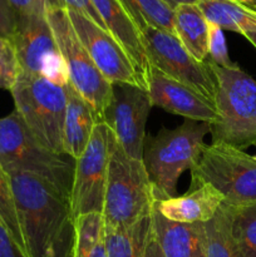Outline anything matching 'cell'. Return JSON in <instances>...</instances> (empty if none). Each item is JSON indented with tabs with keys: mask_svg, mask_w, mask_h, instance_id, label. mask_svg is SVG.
<instances>
[{
	"mask_svg": "<svg viewBox=\"0 0 256 257\" xmlns=\"http://www.w3.org/2000/svg\"><path fill=\"white\" fill-rule=\"evenodd\" d=\"M119 2L140 32L146 28H157L175 34V10L162 0Z\"/></svg>",
	"mask_w": 256,
	"mask_h": 257,
	"instance_id": "603a6c76",
	"label": "cell"
},
{
	"mask_svg": "<svg viewBox=\"0 0 256 257\" xmlns=\"http://www.w3.org/2000/svg\"><path fill=\"white\" fill-rule=\"evenodd\" d=\"M246 7L251 8V9H252V10H255V12H256V0H253V2H252V3H251V4L246 5Z\"/></svg>",
	"mask_w": 256,
	"mask_h": 257,
	"instance_id": "74e56055",
	"label": "cell"
},
{
	"mask_svg": "<svg viewBox=\"0 0 256 257\" xmlns=\"http://www.w3.org/2000/svg\"><path fill=\"white\" fill-rule=\"evenodd\" d=\"M210 132V123L186 119L173 130L162 128L156 136L146 137L143 163L156 200L175 197L181 176L195 167Z\"/></svg>",
	"mask_w": 256,
	"mask_h": 257,
	"instance_id": "7a4b0ae2",
	"label": "cell"
},
{
	"mask_svg": "<svg viewBox=\"0 0 256 257\" xmlns=\"http://www.w3.org/2000/svg\"><path fill=\"white\" fill-rule=\"evenodd\" d=\"M151 233L152 213L127 227H104L107 257H143Z\"/></svg>",
	"mask_w": 256,
	"mask_h": 257,
	"instance_id": "44dd1931",
	"label": "cell"
},
{
	"mask_svg": "<svg viewBox=\"0 0 256 257\" xmlns=\"http://www.w3.org/2000/svg\"><path fill=\"white\" fill-rule=\"evenodd\" d=\"M75 161L45 148L17 110L0 118V167L38 176L69 200Z\"/></svg>",
	"mask_w": 256,
	"mask_h": 257,
	"instance_id": "277c9868",
	"label": "cell"
},
{
	"mask_svg": "<svg viewBox=\"0 0 256 257\" xmlns=\"http://www.w3.org/2000/svg\"><path fill=\"white\" fill-rule=\"evenodd\" d=\"M147 90L153 107L196 122L210 123L211 125L217 122L216 103L151 65L147 74Z\"/></svg>",
	"mask_w": 256,
	"mask_h": 257,
	"instance_id": "5bb4252c",
	"label": "cell"
},
{
	"mask_svg": "<svg viewBox=\"0 0 256 257\" xmlns=\"http://www.w3.org/2000/svg\"><path fill=\"white\" fill-rule=\"evenodd\" d=\"M47 5L48 9H64L80 13L94 23H97L100 28L107 30L90 0H47Z\"/></svg>",
	"mask_w": 256,
	"mask_h": 257,
	"instance_id": "83f0119b",
	"label": "cell"
},
{
	"mask_svg": "<svg viewBox=\"0 0 256 257\" xmlns=\"http://www.w3.org/2000/svg\"><path fill=\"white\" fill-rule=\"evenodd\" d=\"M175 34L195 59L207 60L208 22L197 4H181L175 8Z\"/></svg>",
	"mask_w": 256,
	"mask_h": 257,
	"instance_id": "d6986e66",
	"label": "cell"
},
{
	"mask_svg": "<svg viewBox=\"0 0 256 257\" xmlns=\"http://www.w3.org/2000/svg\"><path fill=\"white\" fill-rule=\"evenodd\" d=\"M88 257H107V250H105V238L104 235L100 237V240L98 241L97 245L94 246V248L92 250V252L89 253Z\"/></svg>",
	"mask_w": 256,
	"mask_h": 257,
	"instance_id": "d6a6232c",
	"label": "cell"
},
{
	"mask_svg": "<svg viewBox=\"0 0 256 257\" xmlns=\"http://www.w3.org/2000/svg\"><path fill=\"white\" fill-rule=\"evenodd\" d=\"M243 37H245L246 39H247L248 42H250L251 44L256 48V33H253V32L245 33V34H243Z\"/></svg>",
	"mask_w": 256,
	"mask_h": 257,
	"instance_id": "d590c367",
	"label": "cell"
},
{
	"mask_svg": "<svg viewBox=\"0 0 256 257\" xmlns=\"http://www.w3.org/2000/svg\"><path fill=\"white\" fill-rule=\"evenodd\" d=\"M208 63L217 82L218 112L217 122L211 125V142L225 143L242 151L255 146L256 80L238 64L222 68Z\"/></svg>",
	"mask_w": 256,
	"mask_h": 257,
	"instance_id": "5b68a950",
	"label": "cell"
},
{
	"mask_svg": "<svg viewBox=\"0 0 256 257\" xmlns=\"http://www.w3.org/2000/svg\"><path fill=\"white\" fill-rule=\"evenodd\" d=\"M27 257L74 256V218L69 200L30 173H8Z\"/></svg>",
	"mask_w": 256,
	"mask_h": 257,
	"instance_id": "6da1fadb",
	"label": "cell"
},
{
	"mask_svg": "<svg viewBox=\"0 0 256 257\" xmlns=\"http://www.w3.org/2000/svg\"><path fill=\"white\" fill-rule=\"evenodd\" d=\"M73 28L95 67L112 84H130L147 89L132 59L108 30L85 15L67 10Z\"/></svg>",
	"mask_w": 256,
	"mask_h": 257,
	"instance_id": "4fadbf2b",
	"label": "cell"
},
{
	"mask_svg": "<svg viewBox=\"0 0 256 257\" xmlns=\"http://www.w3.org/2000/svg\"><path fill=\"white\" fill-rule=\"evenodd\" d=\"M103 24L127 52L141 77L147 83L150 62L146 54L141 32L119 0H90Z\"/></svg>",
	"mask_w": 256,
	"mask_h": 257,
	"instance_id": "2e32d148",
	"label": "cell"
},
{
	"mask_svg": "<svg viewBox=\"0 0 256 257\" xmlns=\"http://www.w3.org/2000/svg\"><path fill=\"white\" fill-rule=\"evenodd\" d=\"M197 7L208 23L222 30L238 33H256V12L243 4L231 0H198Z\"/></svg>",
	"mask_w": 256,
	"mask_h": 257,
	"instance_id": "ffe728a7",
	"label": "cell"
},
{
	"mask_svg": "<svg viewBox=\"0 0 256 257\" xmlns=\"http://www.w3.org/2000/svg\"><path fill=\"white\" fill-rule=\"evenodd\" d=\"M152 230L163 257H205L202 223L172 222L153 207Z\"/></svg>",
	"mask_w": 256,
	"mask_h": 257,
	"instance_id": "e0dca14e",
	"label": "cell"
},
{
	"mask_svg": "<svg viewBox=\"0 0 256 257\" xmlns=\"http://www.w3.org/2000/svg\"><path fill=\"white\" fill-rule=\"evenodd\" d=\"M0 89H5V85H4V83H3L2 79H0Z\"/></svg>",
	"mask_w": 256,
	"mask_h": 257,
	"instance_id": "f35d334b",
	"label": "cell"
},
{
	"mask_svg": "<svg viewBox=\"0 0 256 257\" xmlns=\"http://www.w3.org/2000/svg\"><path fill=\"white\" fill-rule=\"evenodd\" d=\"M112 132L104 122L94 125L92 137L75 160L69 205L73 218L88 212H102L104 201Z\"/></svg>",
	"mask_w": 256,
	"mask_h": 257,
	"instance_id": "8fae6325",
	"label": "cell"
},
{
	"mask_svg": "<svg viewBox=\"0 0 256 257\" xmlns=\"http://www.w3.org/2000/svg\"><path fill=\"white\" fill-rule=\"evenodd\" d=\"M15 110L30 132L49 151L63 153V127L67 109L65 87L40 75L19 73L10 89ZM65 156V155H64Z\"/></svg>",
	"mask_w": 256,
	"mask_h": 257,
	"instance_id": "8992f818",
	"label": "cell"
},
{
	"mask_svg": "<svg viewBox=\"0 0 256 257\" xmlns=\"http://www.w3.org/2000/svg\"><path fill=\"white\" fill-rule=\"evenodd\" d=\"M18 17L30 14H45L48 10L47 0H7Z\"/></svg>",
	"mask_w": 256,
	"mask_h": 257,
	"instance_id": "f546056e",
	"label": "cell"
},
{
	"mask_svg": "<svg viewBox=\"0 0 256 257\" xmlns=\"http://www.w3.org/2000/svg\"><path fill=\"white\" fill-rule=\"evenodd\" d=\"M12 54H15L12 42L0 37V57H7Z\"/></svg>",
	"mask_w": 256,
	"mask_h": 257,
	"instance_id": "836d02e7",
	"label": "cell"
},
{
	"mask_svg": "<svg viewBox=\"0 0 256 257\" xmlns=\"http://www.w3.org/2000/svg\"><path fill=\"white\" fill-rule=\"evenodd\" d=\"M156 201L143 160L130 157L112 135L102 211L104 227L114 230L138 222L152 213Z\"/></svg>",
	"mask_w": 256,
	"mask_h": 257,
	"instance_id": "3957f363",
	"label": "cell"
},
{
	"mask_svg": "<svg viewBox=\"0 0 256 257\" xmlns=\"http://www.w3.org/2000/svg\"><path fill=\"white\" fill-rule=\"evenodd\" d=\"M226 206L230 211L231 235L241 255L256 257V201L245 205Z\"/></svg>",
	"mask_w": 256,
	"mask_h": 257,
	"instance_id": "cb8c5ba5",
	"label": "cell"
},
{
	"mask_svg": "<svg viewBox=\"0 0 256 257\" xmlns=\"http://www.w3.org/2000/svg\"><path fill=\"white\" fill-rule=\"evenodd\" d=\"M231 2L238 3V4H243V5H248L253 2V0H231Z\"/></svg>",
	"mask_w": 256,
	"mask_h": 257,
	"instance_id": "8d00e7d4",
	"label": "cell"
},
{
	"mask_svg": "<svg viewBox=\"0 0 256 257\" xmlns=\"http://www.w3.org/2000/svg\"><path fill=\"white\" fill-rule=\"evenodd\" d=\"M151 67L216 103L217 82L210 63L198 62L172 33L157 28L141 30Z\"/></svg>",
	"mask_w": 256,
	"mask_h": 257,
	"instance_id": "9c48e42d",
	"label": "cell"
},
{
	"mask_svg": "<svg viewBox=\"0 0 256 257\" xmlns=\"http://www.w3.org/2000/svg\"><path fill=\"white\" fill-rule=\"evenodd\" d=\"M191 187L208 183L222 195L223 203L245 205L256 201V158L225 143L206 145L191 170Z\"/></svg>",
	"mask_w": 256,
	"mask_h": 257,
	"instance_id": "52a82bcc",
	"label": "cell"
},
{
	"mask_svg": "<svg viewBox=\"0 0 256 257\" xmlns=\"http://www.w3.org/2000/svg\"><path fill=\"white\" fill-rule=\"evenodd\" d=\"M12 44L19 73L40 75L62 87L69 83L67 67L55 43L47 13L18 17Z\"/></svg>",
	"mask_w": 256,
	"mask_h": 257,
	"instance_id": "30bf717a",
	"label": "cell"
},
{
	"mask_svg": "<svg viewBox=\"0 0 256 257\" xmlns=\"http://www.w3.org/2000/svg\"><path fill=\"white\" fill-rule=\"evenodd\" d=\"M202 227L205 257H242L231 235L230 211L225 203Z\"/></svg>",
	"mask_w": 256,
	"mask_h": 257,
	"instance_id": "7402d4cb",
	"label": "cell"
},
{
	"mask_svg": "<svg viewBox=\"0 0 256 257\" xmlns=\"http://www.w3.org/2000/svg\"><path fill=\"white\" fill-rule=\"evenodd\" d=\"M222 203V195L211 185L203 183L190 187L182 196L156 201L155 208L166 220L195 225L212 220Z\"/></svg>",
	"mask_w": 256,
	"mask_h": 257,
	"instance_id": "9a60e30c",
	"label": "cell"
},
{
	"mask_svg": "<svg viewBox=\"0 0 256 257\" xmlns=\"http://www.w3.org/2000/svg\"><path fill=\"white\" fill-rule=\"evenodd\" d=\"M143 257H163L162 252H161L160 246H158L157 240H156L155 235H153V230L152 233H151L150 240H148L147 247H146V252Z\"/></svg>",
	"mask_w": 256,
	"mask_h": 257,
	"instance_id": "1f68e13d",
	"label": "cell"
},
{
	"mask_svg": "<svg viewBox=\"0 0 256 257\" xmlns=\"http://www.w3.org/2000/svg\"><path fill=\"white\" fill-rule=\"evenodd\" d=\"M148 90L137 85L113 84L112 98L102 122L130 157L143 160L146 124L152 108Z\"/></svg>",
	"mask_w": 256,
	"mask_h": 257,
	"instance_id": "7c38bea8",
	"label": "cell"
},
{
	"mask_svg": "<svg viewBox=\"0 0 256 257\" xmlns=\"http://www.w3.org/2000/svg\"><path fill=\"white\" fill-rule=\"evenodd\" d=\"M104 235L102 212H88L74 218V256L88 257Z\"/></svg>",
	"mask_w": 256,
	"mask_h": 257,
	"instance_id": "d4e9b609",
	"label": "cell"
},
{
	"mask_svg": "<svg viewBox=\"0 0 256 257\" xmlns=\"http://www.w3.org/2000/svg\"><path fill=\"white\" fill-rule=\"evenodd\" d=\"M208 57L207 60L212 64L218 65L222 68H233L236 67V63L230 59V55L227 52V45H226L225 35L223 30L216 24L208 23Z\"/></svg>",
	"mask_w": 256,
	"mask_h": 257,
	"instance_id": "4316f807",
	"label": "cell"
},
{
	"mask_svg": "<svg viewBox=\"0 0 256 257\" xmlns=\"http://www.w3.org/2000/svg\"><path fill=\"white\" fill-rule=\"evenodd\" d=\"M255 146H256V145H255ZM253 157H255V158H256V155H255V156H253Z\"/></svg>",
	"mask_w": 256,
	"mask_h": 257,
	"instance_id": "ab89813d",
	"label": "cell"
},
{
	"mask_svg": "<svg viewBox=\"0 0 256 257\" xmlns=\"http://www.w3.org/2000/svg\"><path fill=\"white\" fill-rule=\"evenodd\" d=\"M0 257H27L0 221Z\"/></svg>",
	"mask_w": 256,
	"mask_h": 257,
	"instance_id": "4dcf8cb0",
	"label": "cell"
},
{
	"mask_svg": "<svg viewBox=\"0 0 256 257\" xmlns=\"http://www.w3.org/2000/svg\"><path fill=\"white\" fill-rule=\"evenodd\" d=\"M18 15L7 0H0V37L12 42L17 30Z\"/></svg>",
	"mask_w": 256,
	"mask_h": 257,
	"instance_id": "f1b7e54d",
	"label": "cell"
},
{
	"mask_svg": "<svg viewBox=\"0 0 256 257\" xmlns=\"http://www.w3.org/2000/svg\"><path fill=\"white\" fill-rule=\"evenodd\" d=\"M162 2H165L166 4L170 5V7L172 8L173 10H175V8H177L178 5H181V4H196L198 0H162Z\"/></svg>",
	"mask_w": 256,
	"mask_h": 257,
	"instance_id": "e575fe53",
	"label": "cell"
},
{
	"mask_svg": "<svg viewBox=\"0 0 256 257\" xmlns=\"http://www.w3.org/2000/svg\"><path fill=\"white\" fill-rule=\"evenodd\" d=\"M47 18L55 43L67 67L69 84L94 109L102 122L112 98L113 84L108 82L78 38L67 10L48 9Z\"/></svg>",
	"mask_w": 256,
	"mask_h": 257,
	"instance_id": "ba28073f",
	"label": "cell"
},
{
	"mask_svg": "<svg viewBox=\"0 0 256 257\" xmlns=\"http://www.w3.org/2000/svg\"><path fill=\"white\" fill-rule=\"evenodd\" d=\"M67 109L63 127V153L78 160L92 137L94 125L99 122L94 109L68 83Z\"/></svg>",
	"mask_w": 256,
	"mask_h": 257,
	"instance_id": "ac0fdd59",
	"label": "cell"
},
{
	"mask_svg": "<svg viewBox=\"0 0 256 257\" xmlns=\"http://www.w3.org/2000/svg\"><path fill=\"white\" fill-rule=\"evenodd\" d=\"M0 221L4 223L12 237L25 253L15 196L13 192L9 176L2 167H0Z\"/></svg>",
	"mask_w": 256,
	"mask_h": 257,
	"instance_id": "484cf974",
	"label": "cell"
}]
</instances>
